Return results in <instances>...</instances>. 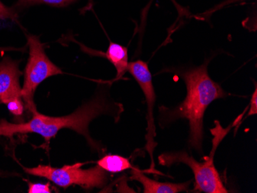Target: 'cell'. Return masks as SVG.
I'll return each instance as SVG.
<instances>
[{
  "label": "cell",
  "instance_id": "6da1fadb",
  "mask_svg": "<svg viewBox=\"0 0 257 193\" xmlns=\"http://www.w3.org/2000/svg\"><path fill=\"white\" fill-rule=\"evenodd\" d=\"M208 59L200 66L171 69V72L183 79L186 86V96L182 103L173 107L161 106L159 109V126L162 129L181 119L188 121L190 126L188 144L190 150L194 149L203 155L205 112L212 102L228 96L219 83L213 81L208 73Z\"/></svg>",
  "mask_w": 257,
  "mask_h": 193
},
{
  "label": "cell",
  "instance_id": "7a4b0ae2",
  "mask_svg": "<svg viewBox=\"0 0 257 193\" xmlns=\"http://www.w3.org/2000/svg\"><path fill=\"white\" fill-rule=\"evenodd\" d=\"M122 111V104L109 99L106 91H99L94 96L68 116L51 117L41 114L37 109L32 112L33 116L27 122L11 123L6 119H1L0 136L12 137L16 134L37 133L42 135L48 142L59 131L69 129L84 136L89 146L99 152L103 149H101L100 144L89 135V124L102 115L112 116L116 122Z\"/></svg>",
  "mask_w": 257,
  "mask_h": 193
},
{
  "label": "cell",
  "instance_id": "3957f363",
  "mask_svg": "<svg viewBox=\"0 0 257 193\" xmlns=\"http://www.w3.org/2000/svg\"><path fill=\"white\" fill-rule=\"evenodd\" d=\"M27 38L30 55L24 70L22 97L26 109L32 113L37 110L33 99L35 92L40 83L52 76L63 74V72L49 59L45 52L44 44L39 37L27 35Z\"/></svg>",
  "mask_w": 257,
  "mask_h": 193
},
{
  "label": "cell",
  "instance_id": "277c9868",
  "mask_svg": "<svg viewBox=\"0 0 257 193\" xmlns=\"http://www.w3.org/2000/svg\"><path fill=\"white\" fill-rule=\"evenodd\" d=\"M83 165V163H76L56 168L50 165H40L34 168H23V169L30 175L47 178L63 188L79 185L90 189L106 186L109 181L106 171L98 165L87 169L81 168Z\"/></svg>",
  "mask_w": 257,
  "mask_h": 193
},
{
  "label": "cell",
  "instance_id": "5b68a950",
  "mask_svg": "<svg viewBox=\"0 0 257 193\" xmlns=\"http://www.w3.org/2000/svg\"><path fill=\"white\" fill-rule=\"evenodd\" d=\"M159 163L171 167L175 164L188 165L195 178L194 189L206 193L229 192L223 185L219 172L213 164V157L203 162H199L185 150L164 152L159 156Z\"/></svg>",
  "mask_w": 257,
  "mask_h": 193
},
{
  "label": "cell",
  "instance_id": "8992f818",
  "mask_svg": "<svg viewBox=\"0 0 257 193\" xmlns=\"http://www.w3.org/2000/svg\"><path fill=\"white\" fill-rule=\"evenodd\" d=\"M127 72L131 73L136 81L140 85V88L144 92L147 101V135H146L145 149L148 152L151 159L150 168L154 171L155 169L154 153L157 142L155 141L157 136L155 122H154V107L156 103V93L153 84L152 74L149 69L148 64L143 60H137L128 63Z\"/></svg>",
  "mask_w": 257,
  "mask_h": 193
},
{
  "label": "cell",
  "instance_id": "52a82bcc",
  "mask_svg": "<svg viewBox=\"0 0 257 193\" xmlns=\"http://www.w3.org/2000/svg\"><path fill=\"white\" fill-rule=\"evenodd\" d=\"M22 75L20 62L9 56L0 62V103L6 104L10 99L23 98L20 83Z\"/></svg>",
  "mask_w": 257,
  "mask_h": 193
},
{
  "label": "cell",
  "instance_id": "ba28073f",
  "mask_svg": "<svg viewBox=\"0 0 257 193\" xmlns=\"http://www.w3.org/2000/svg\"><path fill=\"white\" fill-rule=\"evenodd\" d=\"M131 178L139 181L144 186V193H178L188 191L190 189L191 180L183 183H171V182H160L148 178L139 168H131Z\"/></svg>",
  "mask_w": 257,
  "mask_h": 193
},
{
  "label": "cell",
  "instance_id": "9c48e42d",
  "mask_svg": "<svg viewBox=\"0 0 257 193\" xmlns=\"http://www.w3.org/2000/svg\"><path fill=\"white\" fill-rule=\"evenodd\" d=\"M91 52L92 53H95L96 55H99V56H102L104 58H106L113 65L116 70L115 80L120 79L126 73L128 65V50L126 47L118 43L110 42L106 53Z\"/></svg>",
  "mask_w": 257,
  "mask_h": 193
},
{
  "label": "cell",
  "instance_id": "30bf717a",
  "mask_svg": "<svg viewBox=\"0 0 257 193\" xmlns=\"http://www.w3.org/2000/svg\"><path fill=\"white\" fill-rule=\"evenodd\" d=\"M97 165L107 172L117 173L133 168L128 158L118 155H106L97 162Z\"/></svg>",
  "mask_w": 257,
  "mask_h": 193
},
{
  "label": "cell",
  "instance_id": "8fae6325",
  "mask_svg": "<svg viewBox=\"0 0 257 193\" xmlns=\"http://www.w3.org/2000/svg\"><path fill=\"white\" fill-rule=\"evenodd\" d=\"M77 1L79 0H17L13 7L19 13L20 10L37 5H46L56 8H65Z\"/></svg>",
  "mask_w": 257,
  "mask_h": 193
},
{
  "label": "cell",
  "instance_id": "7c38bea8",
  "mask_svg": "<svg viewBox=\"0 0 257 193\" xmlns=\"http://www.w3.org/2000/svg\"><path fill=\"white\" fill-rule=\"evenodd\" d=\"M6 105H7L10 113L14 115L15 117H21L23 116L24 108H25L23 98H15V99H10L6 103Z\"/></svg>",
  "mask_w": 257,
  "mask_h": 193
},
{
  "label": "cell",
  "instance_id": "4fadbf2b",
  "mask_svg": "<svg viewBox=\"0 0 257 193\" xmlns=\"http://www.w3.org/2000/svg\"><path fill=\"white\" fill-rule=\"evenodd\" d=\"M18 21V12L14 7H8L0 1V20Z\"/></svg>",
  "mask_w": 257,
  "mask_h": 193
},
{
  "label": "cell",
  "instance_id": "5bb4252c",
  "mask_svg": "<svg viewBox=\"0 0 257 193\" xmlns=\"http://www.w3.org/2000/svg\"><path fill=\"white\" fill-rule=\"evenodd\" d=\"M29 193H50L52 192L50 183H32L29 182Z\"/></svg>",
  "mask_w": 257,
  "mask_h": 193
},
{
  "label": "cell",
  "instance_id": "9a60e30c",
  "mask_svg": "<svg viewBox=\"0 0 257 193\" xmlns=\"http://www.w3.org/2000/svg\"><path fill=\"white\" fill-rule=\"evenodd\" d=\"M257 113V88L255 84V91L252 93V98H251L250 109L248 112L247 116L255 115Z\"/></svg>",
  "mask_w": 257,
  "mask_h": 193
},
{
  "label": "cell",
  "instance_id": "2e32d148",
  "mask_svg": "<svg viewBox=\"0 0 257 193\" xmlns=\"http://www.w3.org/2000/svg\"><path fill=\"white\" fill-rule=\"evenodd\" d=\"M153 1L154 0H151L150 1V4H148V5L147 6V8H146V11H147L148 10V9L150 8V5H151L152 3H153ZM172 2H173V4H174L175 7H176V8L177 9V10H178L179 14H180V15L181 14H183V15H186V10H185L184 8H183V7H181V6L179 5L178 4H177V2H176V0H171Z\"/></svg>",
  "mask_w": 257,
  "mask_h": 193
},
{
  "label": "cell",
  "instance_id": "e0dca14e",
  "mask_svg": "<svg viewBox=\"0 0 257 193\" xmlns=\"http://www.w3.org/2000/svg\"><path fill=\"white\" fill-rule=\"evenodd\" d=\"M24 49L14 48V47H0V53H4L7 51H21Z\"/></svg>",
  "mask_w": 257,
  "mask_h": 193
}]
</instances>
